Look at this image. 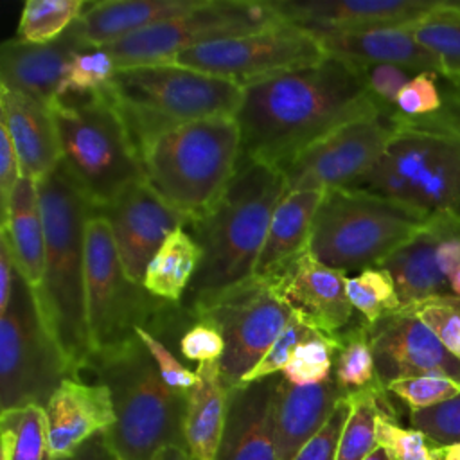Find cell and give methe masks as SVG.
Wrapping results in <instances>:
<instances>
[{"mask_svg": "<svg viewBox=\"0 0 460 460\" xmlns=\"http://www.w3.org/2000/svg\"><path fill=\"white\" fill-rule=\"evenodd\" d=\"M203 250L183 226L167 235L146 268L142 286L156 298L180 304L198 271Z\"/></svg>", "mask_w": 460, "mask_h": 460, "instance_id": "4dcf8cb0", "label": "cell"}, {"mask_svg": "<svg viewBox=\"0 0 460 460\" xmlns=\"http://www.w3.org/2000/svg\"><path fill=\"white\" fill-rule=\"evenodd\" d=\"M365 460H395L386 449H383V447H377V449H374Z\"/></svg>", "mask_w": 460, "mask_h": 460, "instance_id": "6f0895ef", "label": "cell"}, {"mask_svg": "<svg viewBox=\"0 0 460 460\" xmlns=\"http://www.w3.org/2000/svg\"><path fill=\"white\" fill-rule=\"evenodd\" d=\"M411 27V25H410ZM410 27L313 32L327 56L359 65L390 63L417 74H440L438 61L415 40Z\"/></svg>", "mask_w": 460, "mask_h": 460, "instance_id": "484cf974", "label": "cell"}, {"mask_svg": "<svg viewBox=\"0 0 460 460\" xmlns=\"http://www.w3.org/2000/svg\"><path fill=\"white\" fill-rule=\"evenodd\" d=\"M376 438L377 446L386 449L395 460H435V446L429 438L415 428H402L397 422L395 413H381Z\"/></svg>", "mask_w": 460, "mask_h": 460, "instance_id": "60d3db41", "label": "cell"}, {"mask_svg": "<svg viewBox=\"0 0 460 460\" xmlns=\"http://www.w3.org/2000/svg\"><path fill=\"white\" fill-rule=\"evenodd\" d=\"M207 0H104L86 4L72 25L86 49H104L151 25L187 14Z\"/></svg>", "mask_w": 460, "mask_h": 460, "instance_id": "d4e9b609", "label": "cell"}, {"mask_svg": "<svg viewBox=\"0 0 460 460\" xmlns=\"http://www.w3.org/2000/svg\"><path fill=\"white\" fill-rule=\"evenodd\" d=\"M433 456L435 460H460V442L444 447H435Z\"/></svg>", "mask_w": 460, "mask_h": 460, "instance_id": "db71d44e", "label": "cell"}, {"mask_svg": "<svg viewBox=\"0 0 460 460\" xmlns=\"http://www.w3.org/2000/svg\"><path fill=\"white\" fill-rule=\"evenodd\" d=\"M86 370L111 394L115 422L102 435L119 460H156L167 447L189 451V394L165 385L137 334L115 347L95 350Z\"/></svg>", "mask_w": 460, "mask_h": 460, "instance_id": "3957f363", "label": "cell"}, {"mask_svg": "<svg viewBox=\"0 0 460 460\" xmlns=\"http://www.w3.org/2000/svg\"><path fill=\"white\" fill-rule=\"evenodd\" d=\"M72 460H119L111 447L108 446L104 435H95L86 444H83L72 456Z\"/></svg>", "mask_w": 460, "mask_h": 460, "instance_id": "f5cc1de1", "label": "cell"}, {"mask_svg": "<svg viewBox=\"0 0 460 460\" xmlns=\"http://www.w3.org/2000/svg\"><path fill=\"white\" fill-rule=\"evenodd\" d=\"M189 311L221 332L225 354L219 370L228 388L239 385L262 359L293 314L273 280L257 275L192 298Z\"/></svg>", "mask_w": 460, "mask_h": 460, "instance_id": "7c38bea8", "label": "cell"}, {"mask_svg": "<svg viewBox=\"0 0 460 460\" xmlns=\"http://www.w3.org/2000/svg\"><path fill=\"white\" fill-rule=\"evenodd\" d=\"M325 58L327 54L313 32L282 22L257 32L216 40L183 50L169 63L246 86L313 66Z\"/></svg>", "mask_w": 460, "mask_h": 460, "instance_id": "5bb4252c", "label": "cell"}, {"mask_svg": "<svg viewBox=\"0 0 460 460\" xmlns=\"http://www.w3.org/2000/svg\"><path fill=\"white\" fill-rule=\"evenodd\" d=\"M368 90L386 106L395 108V101L399 92L406 86V83L417 74L399 65L390 63H374L363 65Z\"/></svg>", "mask_w": 460, "mask_h": 460, "instance_id": "681fc988", "label": "cell"}, {"mask_svg": "<svg viewBox=\"0 0 460 460\" xmlns=\"http://www.w3.org/2000/svg\"><path fill=\"white\" fill-rule=\"evenodd\" d=\"M180 352L183 358L198 363L219 361L225 354V340L221 332L208 322L196 320L189 323L180 336Z\"/></svg>", "mask_w": 460, "mask_h": 460, "instance_id": "c3c4849f", "label": "cell"}, {"mask_svg": "<svg viewBox=\"0 0 460 460\" xmlns=\"http://www.w3.org/2000/svg\"><path fill=\"white\" fill-rule=\"evenodd\" d=\"M45 264L41 284L32 289L41 320L77 379L86 370L93 345L86 318L84 239L92 205L59 164L38 183Z\"/></svg>", "mask_w": 460, "mask_h": 460, "instance_id": "7a4b0ae2", "label": "cell"}, {"mask_svg": "<svg viewBox=\"0 0 460 460\" xmlns=\"http://www.w3.org/2000/svg\"><path fill=\"white\" fill-rule=\"evenodd\" d=\"M282 22L271 0H207L187 14L142 29L104 49L115 59L117 68L122 70L169 63L183 50L216 40L257 32Z\"/></svg>", "mask_w": 460, "mask_h": 460, "instance_id": "4fadbf2b", "label": "cell"}, {"mask_svg": "<svg viewBox=\"0 0 460 460\" xmlns=\"http://www.w3.org/2000/svg\"><path fill=\"white\" fill-rule=\"evenodd\" d=\"M117 70L115 59L106 49L83 50L72 59L61 97L101 92L113 79Z\"/></svg>", "mask_w": 460, "mask_h": 460, "instance_id": "f35d334b", "label": "cell"}, {"mask_svg": "<svg viewBox=\"0 0 460 460\" xmlns=\"http://www.w3.org/2000/svg\"><path fill=\"white\" fill-rule=\"evenodd\" d=\"M449 289H451V295H455V296L460 298V268L451 275V279H449Z\"/></svg>", "mask_w": 460, "mask_h": 460, "instance_id": "9f6ffc18", "label": "cell"}, {"mask_svg": "<svg viewBox=\"0 0 460 460\" xmlns=\"http://www.w3.org/2000/svg\"><path fill=\"white\" fill-rule=\"evenodd\" d=\"M325 190H291L279 201L255 264L257 277L271 279L307 250L314 214Z\"/></svg>", "mask_w": 460, "mask_h": 460, "instance_id": "83f0119b", "label": "cell"}, {"mask_svg": "<svg viewBox=\"0 0 460 460\" xmlns=\"http://www.w3.org/2000/svg\"><path fill=\"white\" fill-rule=\"evenodd\" d=\"M433 331L442 345L460 359V298L444 295L406 305Z\"/></svg>", "mask_w": 460, "mask_h": 460, "instance_id": "b9f144b4", "label": "cell"}, {"mask_svg": "<svg viewBox=\"0 0 460 460\" xmlns=\"http://www.w3.org/2000/svg\"><path fill=\"white\" fill-rule=\"evenodd\" d=\"M83 0H27L23 4L16 40L23 43H50L61 38L83 14Z\"/></svg>", "mask_w": 460, "mask_h": 460, "instance_id": "e575fe53", "label": "cell"}, {"mask_svg": "<svg viewBox=\"0 0 460 460\" xmlns=\"http://www.w3.org/2000/svg\"><path fill=\"white\" fill-rule=\"evenodd\" d=\"M376 167L356 185L424 214L460 210V133L395 126Z\"/></svg>", "mask_w": 460, "mask_h": 460, "instance_id": "30bf717a", "label": "cell"}, {"mask_svg": "<svg viewBox=\"0 0 460 460\" xmlns=\"http://www.w3.org/2000/svg\"><path fill=\"white\" fill-rule=\"evenodd\" d=\"M386 392L401 399L410 411L431 408L460 394V381L447 376L402 377L386 385Z\"/></svg>", "mask_w": 460, "mask_h": 460, "instance_id": "ab89813d", "label": "cell"}, {"mask_svg": "<svg viewBox=\"0 0 460 460\" xmlns=\"http://www.w3.org/2000/svg\"><path fill=\"white\" fill-rule=\"evenodd\" d=\"M47 460H72V458H52L50 455H49V458Z\"/></svg>", "mask_w": 460, "mask_h": 460, "instance_id": "680465c9", "label": "cell"}, {"mask_svg": "<svg viewBox=\"0 0 460 460\" xmlns=\"http://www.w3.org/2000/svg\"><path fill=\"white\" fill-rule=\"evenodd\" d=\"M340 347V334L329 336L316 332L295 349L289 361L280 370V376L298 386L323 383L334 374V361Z\"/></svg>", "mask_w": 460, "mask_h": 460, "instance_id": "74e56055", "label": "cell"}, {"mask_svg": "<svg viewBox=\"0 0 460 460\" xmlns=\"http://www.w3.org/2000/svg\"><path fill=\"white\" fill-rule=\"evenodd\" d=\"M83 50L90 49L72 27L56 41L41 45L7 40L0 50V84L50 106L61 97L72 59Z\"/></svg>", "mask_w": 460, "mask_h": 460, "instance_id": "44dd1931", "label": "cell"}, {"mask_svg": "<svg viewBox=\"0 0 460 460\" xmlns=\"http://www.w3.org/2000/svg\"><path fill=\"white\" fill-rule=\"evenodd\" d=\"M442 106L440 74H415L399 92L395 110L404 117H426L438 111Z\"/></svg>", "mask_w": 460, "mask_h": 460, "instance_id": "f6af8a7d", "label": "cell"}, {"mask_svg": "<svg viewBox=\"0 0 460 460\" xmlns=\"http://www.w3.org/2000/svg\"><path fill=\"white\" fill-rule=\"evenodd\" d=\"M350 415L341 431L336 460H365L377 449V420L381 413H395L383 385L349 394Z\"/></svg>", "mask_w": 460, "mask_h": 460, "instance_id": "1f68e13d", "label": "cell"}, {"mask_svg": "<svg viewBox=\"0 0 460 460\" xmlns=\"http://www.w3.org/2000/svg\"><path fill=\"white\" fill-rule=\"evenodd\" d=\"M0 232L7 237L18 271L36 289L41 284L45 264V226L38 181L20 178Z\"/></svg>", "mask_w": 460, "mask_h": 460, "instance_id": "f546056e", "label": "cell"}, {"mask_svg": "<svg viewBox=\"0 0 460 460\" xmlns=\"http://www.w3.org/2000/svg\"><path fill=\"white\" fill-rule=\"evenodd\" d=\"M16 275L18 266L14 262L7 237L0 232V314L5 313V309L9 307Z\"/></svg>", "mask_w": 460, "mask_h": 460, "instance_id": "816d5d0a", "label": "cell"}, {"mask_svg": "<svg viewBox=\"0 0 460 460\" xmlns=\"http://www.w3.org/2000/svg\"><path fill=\"white\" fill-rule=\"evenodd\" d=\"M350 415L349 395L341 399L325 426L296 453L293 460H336L341 431Z\"/></svg>", "mask_w": 460, "mask_h": 460, "instance_id": "7dc6e473", "label": "cell"}, {"mask_svg": "<svg viewBox=\"0 0 460 460\" xmlns=\"http://www.w3.org/2000/svg\"><path fill=\"white\" fill-rule=\"evenodd\" d=\"M2 460H47L49 422L43 406L29 404L0 415Z\"/></svg>", "mask_w": 460, "mask_h": 460, "instance_id": "836d02e7", "label": "cell"}, {"mask_svg": "<svg viewBox=\"0 0 460 460\" xmlns=\"http://www.w3.org/2000/svg\"><path fill=\"white\" fill-rule=\"evenodd\" d=\"M410 29L438 61L440 75L460 83V0H442L437 11Z\"/></svg>", "mask_w": 460, "mask_h": 460, "instance_id": "d6a6232c", "label": "cell"}, {"mask_svg": "<svg viewBox=\"0 0 460 460\" xmlns=\"http://www.w3.org/2000/svg\"><path fill=\"white\" fill-rule=\"evenodd\" d=\"M379 383L415 376H447L460 381V359L451 354L411 307H399L368 323Z\"/></svg>", "mask_w": 460, "mask_h": 460, "instance_id": "e0dca14e", "label": "cell"}, {"mask_svg": "<svg viewBox=\"0 0 460 460\" xmlns=\"http://www.w3.org/2000/svg\"><path fill=\"white\" fill-rule=\"evenodd\" d=\"M196 377V385L187 395V449L194 460H217L226 419L228 386L223 383L219 361L198 363Z\"/></svg>", "mask_w": 460, "mask_h": 460, "instance_id": "f1b7e54d", "label": "cell"}, {"mask_svg": "<svg viewBox=\"0 0 460 460\" xmlns=\"http://www.w3.org/2000/svg\"><path fill=\"white\" fill-rule=\"evenodd\" d=\"M442 230L444 214L431 216L429 223L415 237L379 264L392 275L401 307L451 295L449 280L442 273L437 257Z\"/></svg>", "mask_w": 460, "mask_h": 460, "instance_id": "4316f807", "label": "cell"}, {"mask_svg": "<svg viewBox=\"0 0 460 460\" xmlns=\"http://www.w3.org/2000/svg\"><path fill=\"white\" fill-rule=\"evenodd\" d=\"M394 113L395 110L349 122L309 146L282 169L286 192L356 187L392 140Z\"/></svg>", "mask_w": 460, "mask_h": 460, "instance_id": "9a60e30c", "label": "cell"}, {"mask_svg": "<svg viewBox=\"0 0 460 460\" xmlns=\"http://www.w3.org/2000/svg\"><path fill=\"white\" fill-rule=\"evenodd\" d=\"M0 124L16 151L22 176L45 180L61 164V147L54 115L43 101L0 84Z\"/></svg>", "mask_w": 460, "mask_h": 460, "instance_id": "603a6c76", "label": "cell"}, {"mask_svg": "<svg viewBox=\"0 0 460 460\" xmlns=\"http://www.w3.org/2000/svg\"><path fill=\"white\" fill-rule=\"evenodd\" d=\"M151 187L192 223L234 178L241 160V129L234 115L176 126L140 156Z\"/></svg>", "mask_w": 460, "mask_h": 460, "instance_id": "8992f818", "label": "cell"}, {"mask_svg": "<svg viewBox=\"0 0 460 460\" xmlns=\"http://www.w3.org/2000/svg\"><path fill=\"white\" fill-rule=\"evenodd\" d=\"M349 394L334 374L318 385L298 386L279 379L273 395V435L279 460H293L296 453L325 426L336 404Z\"/></svg>", "mask_w": 460, "mask_h": 460, "instance_id": "cb8c5ba5", "label": "cell"}, {"mask_svg": "<svg viewBox=\"0 0 460 460\" xmlns=\"http://www.w3.org/2000/svg\"><path fill=\"white\" fill-rule=\"evenodd\" d=\"M65 379H77L45 327L32 288L18 271L0 314V408L47 406Z\"/></svg>", "mask_w": 460, "mask_h": 460, "instance_id": "8fae6325", "label": "cell"}, {"mask_svg": "<svg viewBox=\"0 0 460 460\" xmlns=\"http://www.w3.org/2000/svg\"><path fill=\"white\" fill-rule=\"evenodd\" d=\"M411 428L422 431L435 447L460 442V394L431 408L410 411Z\"/></svg>", "mask_w": 460, "mask_h": 460, "instance_id": "ee69618b", "label": "cell"}, {"mask_svg": "<svg viewBox=\"0 0 460 460\" xmlns=\"http://www.w3.org/2000/svg\"><path fill=\"white\" fill-rule=\"evenodd\" d=\"M280 374L228 388L217 460H279L273 435V395Z\"/></svg>", "mask_w": 460, "mask_h": 460, "instance_id": "7402d4cb", "label": "cell"}, {"mask_svg": "<svg viewBox=\"0 0 460 460\" xmlns=\"http://www.w3.org/2000/svg\"><path fill=\"white\" fill-rule=\"evenodd\" d=\"M156 460H194V458L190 456L189 451L181 447H167L156 456Z\"/></svg>", "mask_w": 460, "mask_h": 460, "instance_id": "11a10c76", "label": "cell"}, {"mask_svg": "<svg viewBox=\"0 0 460 460\" xmlns=\"http://www.w3.org/2000/svg\"><path fill=\"white\" fill-rule=\"evenodd\" d=\"M22 178L20 162L16 156V151L13 147V142L9 138L7 129L0 124V205H2V219L7 214L9 201L13 198V192Z\"/></svg>", "mask_w": 460, "mask_h": 460, "instance_id": "f907efd6", "label": "cell"}, {"mask_svg": "<svg viewBox=\"0 0 460 460\" xmlns=\"http://www.w3.org/2000/svg\"><path fill=\"white\" fill-rule=\"evenodd\" d=\"M286 194L280 169L241 156L237 171L214 205L190 223L203 250L190 282L192 298L250 279L271 216Z\"/></svg>", "mask_w": 460, "mask_h": 460, "instance_id": "277c9868", "label": "cell"}, {"mask_svg": "<svg viewBox=\"0 0 460 460\" xmlns=\"http://www.w3.org/2000/svg\"><path fill=\"white\" fill-rule=\"evenodd\" d=\"M135 334L140 338V341L147 347L149 354L153 356L158 372L162 376V379L165 381L167 386H171L176 392L181 394H189L192 390V386L196 385V370H189L187 367H183L176 356L167 349V345L156 338L153 332H149L144 327H137Z\"/></svg>", "mask_w": 460, "mask_h": 460, "instance_id": "bcb514c9", "label": "cell"}, {"mask_svg": "<svg viewBox=\"0 0 460 460\" xmlns=\"http://www.w3.org/2000/svg\"><path fill=\"white\" fill-rule=\"evenodd\" d=\"M49 422V455L72 458L95 435L115 422L111 394L102 383L65 379L45 406Z\"/></svg>", "mask_w": 460, "mask_h": 460, "instance_id": "ffe728a7", "label": "cell"}, {"mask_svg": "<svg viewBox=\"0 0 460 460\" xmlns=\"http://www.w3.org/2000/svg\"><path fill=\"white\" fill-rule=\"evenodd\" d=\"M318 331L311 329L302 318L296 314H291L288 325L280 332V336L275 340V343L268 349V352L262 356V359L241 379L239 385L255 383L266 377H271L275 374H280L284 365L289 361L291 354L298 345H302L305 340L314 336Z\"/></svg>", "mask_w": 460, "mask_h": 460, "instance_id": "7bdbcfd3", "label": "cell"}, {"mask_svg": "<svg viewBox=\"0 0 460 460\" xmlns=\"http://www.w3.org/2000/svg\"><path fill=\"white\" fill-rule=\"evenodd\" d=\"M99 214L108 219L122 268L137 284H142L147 264L167 235L190 225L189 217L171 207L146 178L129 185Z\"/></svg>", "mask_w": 460, "mask_h": 460, "instance_id": "2e32d148", "label": "cell"}, {"mask_svg": "<svg viewBox=\"0 0 460 460\" xmlns=\"http://www.w3.org/2000/svg\"><path fill=\"white\" fill-rule=\"evenodd\" d=\"M243 88L241 156L280 171L331 131L395 110L368 90L363 65L332 56Z\"/></svg>", "mask_w": 460, "mask_h": 460, "instance_id": "6da1fadb", "label": "cell"}, {"mask_svg": "<svg viewBox=\"0 0 460 460\" xmlns=\"http://www.w3.org/2000/svg\"><path fill=\"white\" fill-rule=\"evenodd\" d=\"M61 165L95 212L146 178L140 155L104 90L50 104Z\"/></svg>", "mask_w": 460, "mask_h": 460, "instance_id": "52a82bcc", "label": "cell"}, {"mask_svg": "<svg viewBox=\"0 0 460 460\" xmlns=\"http://www.w3.org/2000/svg\"><path fill=\"white\" fill-rule=\"evenodd\" d=\"M455 216H456V217H458V221H460V210H458Z\"/></svg>", "mask_w": 460, "mask_h": 460, "instance_id": "91938a15", "label": "cell"}, {"mask_svg": "<svg viewBox=\"0 0 460 460\" xmlns=\"http://www.w3.org/2000/svg\"><path fill=\"white\" fill-rule=\"evenodd\" d=\"M345 291L350 305L370 325L376 323L381 316L401 307L395 282L392 275L381 266L365 268L358 275L347 277Z\"/></svg>", "mask_w": 460, "mask_h": 460, "instance_id": "8d00e7d4", "label": "cell"}, {"mask_svg": "<svg viewBox=\"0 0 460 460\" xmlns=\"http://www.w3.org/2000/svg\"><path fill=\"white\" fill-rule=\"evenodd\" d=\"M429 219V214L361 187L331 189L314 214L307 250L331 268L361 271L379 266Z\"/></svg>", "mask_w": 460, "mask_h": 460, "instance_id": "ba28073f", "label": "cell"}, {"mask_svg": "<svg viewBox=\"0 0 460 460\" xmlns=\"http://www.w3.org/2000/svg\"><path fill=\"white\" fill-rule=\"evenodd\" d=\"M86 318L95 350L115 347L131 336L137 327L156 329V338L167 327L189 318V309L153 296L142 284L133 282L120 262L108 219L92 210L84 239Z\"/></svg>", "mask_w": 460, "mask_h": 460, "instance_id": "9c48e42d", "label": "cell"}, {"mask_svg": "<svg viewBox=\"0 0 460 460\" xmlns=\"http://www.w3.org/2000/svg\"><path fill=\"white\" fill-rule=\"evenodd\" d=\"M119 111L138 155L165 131L208 117L237 113L244 88L174 63L117 70L102 88Z\"/></svg>", "mask_w": 460, "mask_h": 460, "instance_id": "5b68a950", "label": "cell"}, {"mask_svg": "<svg viewBox=\"0 0 460 460\" xmlns=\"http://www.w3.org/2000/svg\"><path fill=\"white\" fill-rule=\"evenodd\" d=\"M442 0H271L279 16L309 32L410 27Z\"/></svg>", "mask_w": 460, "mask_h": 460, "instance_id": "ac0fdd59", "label": "cell"}, {"mask_svg": "<svg viewBox=\"0 0 460 460\" xmlns=\"http://www.w3.org/2000/svg\"><path fill=\"white\" fill-rule=\"evenodd\" d=\"M341 347L334 361V377L347 392H358L381 385L377 379L368 323H356L340 332Z\"/></svg>", "mask_w": 460, "mask_h": 460, "instance_id": "d590c367", "label": "cell"}, {"mask_svg": "<svg viewBox=\"0 0 460 460\" xmlns=\"http://www.w3.org/2000/svg\"><path fill=\"white\" fill-rule=\"evenodd\" d=\"M345 271L302 252L279 275L271 277L280 298L311 329L336 336L352 320L354 307L345 291Z\"/></svg>", "mask_w": 460, "mask_h": 460, "instance_id": "d6986e66", "label": "cell"}]
</instances>
